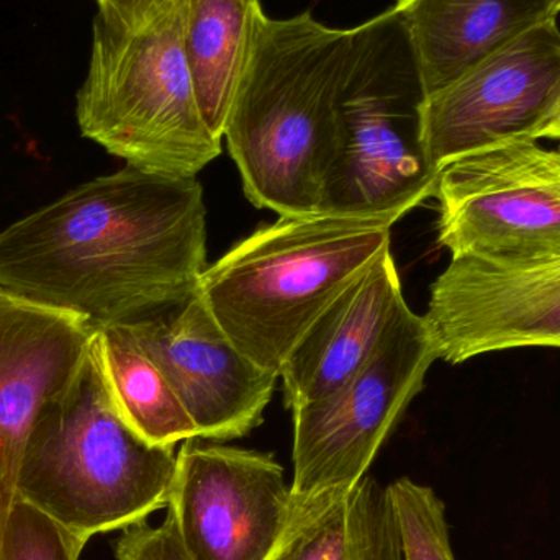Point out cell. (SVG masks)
Masks as SVG:
<instances>
[{
    "instance_id": "1",
    "label": "cell",
    "mask_w": 560,
    "mask_h": 560,
    "mask_svg": "<svg viewBox=\"0 0 560 560\" xmlns=\"http://www.w3.org/2000/svg\"><path fill=\"white\" fill-rule=\"evenodd\" d=\"M207 266L202 184L128 164L0 232V289L94 329L183 305Z\"/></svg>"
},
{
    "instance_id": "2",
    "label": "cell",
    "mask_w": 560,
    "mask_h": 560,
    "mask_svg": "<svg viewBox=\"0 0 560 560\" xmlns=\"http://www.w3.org/2000/svg\"><path fill=\"white\" fill-rule=\"evenodd\" d=\"M355 28L310 12L261 13L223 138L253 206L278 215L319 212L339 150V101Z\"/></svg>"
},
{
    "instance_id": "3",
    "label": "cell",
    "mask_w": 560,
    "mask_h": 560,
    "mask_svg": "<svg viewBox=\"0 0 560 560\" xmlns=\"http://www.w3.org/2000/svg\"><path fill=\"white\" fill-rule=\"evenodd\" d=\"M394 223L283 215L207 266L197 295L233 345L279 375L329 305L390 252Z\"/></svg>"
},
{
    "instance_id": "4",
    "label": "cell",
    "mask_w": 560,
    "mask_h": 560,
    "mask_svg": "<svg viewBox=\"0 0 560 560\" xmlns=\"http://www.w3.org/2000/svg\"><path fill=\"white\" fill-rule=\"evenodd\" d=\"M176 466L174 447L148 443L118 413L91 349L30 431L16 500L89 542L167 509Z\"/></svg>"
},
{
    "instance_id": "5",
    "label": "cell",
    "mask_w": 560,
    "mask_h": 560,
    "mask_svg": "<svg viewBox=\"0 0 560 560\" xmlns=\"http://www.w3.org/2000/svg\"><path fill=\"white\" fill-rule=\"evenodd\" d=\"M186 9L187 0H163L137 26L97 13L75 97L85 138L128 166L174 177H196L222 153L184 51Z\"/></svg>"
},
{
    "instance_id": "6",
    "label": "cell",
    "mask_w": 560,
    "mask_h": 560,
    "mask_svg": "<svg viewBox=\"0 0 560 560\" xmlns=\"http://www.w3.org/2000/svg\"><path fill=\"white\" fill-rule=\"evenodd\" d=\"M339 101V150L319 212L397 223L434 199L440 173L421 135L423 85L395 10L354 26Z\"/></svg>"
},
{
    "instance_id": "7",
    "label": "cell",
    "mask_w": 560,
    "mask_h": 560,
    "mask_svg": "<svg viewBox=\"0 0 560 560\" xmlns=\"http://www.w3.org/2000/svg\"><path fill=\"white\" fill-rule=\"evenodd\" d=\"M438 359L424 316L405 303L374 354L351 378L293 408V497L310 499L368 476Z\"/></svg>"
},
{
    "instance_id": "8",
    "label": "cell",
    "mask_w": 560,
    "mask_h": 560,
    "mask_svg": "<svg viewBox=\"0 0 560 560\" xmlns=\"http://www.w3.org/2000/svg\"><path fill=\"white\" fill-rule=\"evenodd\" d=\"M438 245L453 256L560 258V143L503 141L441 171Z\"/></svg>"
},
{
    "instance_id": "9",
    "label": "cell",
    "mask_w": 560,
    "mask_h": 560,
    "mask_svg": "<svg viewBox=\"0 0 560 560\" xmlns=\"http://www.w3.org/2000/svg\"><path fill=\"white\" fill-rule=\"evenodd\" d=\"M272 454L184 441L167 515L194 560H268L293 510Z\"/></svg>"
},
{
    "instance_id": "10",
    "label": "cell",
    "mask_w": 560,
    "mask_h": 560,
    "mask_svg": "<svg viewBox=\"0 0 560 560\" xmlns=\"http://www.w3.org/2000/svg\"><path fill=\"white\" fill-rule=\"evenodd\" d=\"M424 316L441 361L509 349H560V258L503 262L453 256Z\"/></svg>"
},
{
    "instance_id": "11",
    "label": "cell",
    "mask_w": 560,
    "mask_h": 560,
    "mask_svg": "<svg viewBox=\"0 0 560 560\" xmlns=\"http://www.w3.org/2000/svg\"><path fill=\"white\" fill-rule=\"evenodd\" d=\"M560 79V30L549 20L424 97L421 135L431 166L529 138Z\"/></svg>"
},
{
    "instance_id": "12",
    "label": "cell",
    "mask_w": 560,
    "mask_h": 560,
    "mask_svg": "<svg viewBox=\"0 0 560 560\" xmlns=\"http://www.w3.org/2000/svg\"><path fill=\"white\" fill-rule=\"evenodd\" d=\"M163 372L206 441H230L259 427L279 375L249 361L200 296L127 325Z\"/></svg>"
},
{
    "instance_id": "13",
    "label": "cell",
    "mask_w": 560,
    "mask_h": 560,
    "mask_svg": "<svg viewBox=\"0 0 560 560\" xmlns=\"http://www.w3.org/2000/svg\"><path fill=\"white\" fill-rule=\"evenodd\" d=\"M95 329L0 289V552L30 431L81 372Z\"/></svg>"
},
{
    "instance_id": "14",
    "label": "cell",
    "mask_w": 560,
    "mask_h": 560,
    "mask_svg": "<svg viewBox=\"0 0 560 560\" xmlns=\"http://www.w3.org/2000/svg\"><path fill=\"white\" fill-rule=\"evenodd\" d=\"M405 303L394 256L387 252L326 308L280 369L287 408L341 387L374 354Z\"/></svg>"
},
{
    "instance_id": "15",
    "label": "cell",
    "mask_w": 560,
    "mask_h": 560,
    "mask_svg": "<svg viewBox=\"0 0 560 560\" xmlns=\"http://www.w3.org/2000/svg\"><path fill=\"white\" fill-rule=\"evenodd\" d=\"M392 9L407 32L424 97L560 13L552 0H397Z\"/></svg>"
},
{
    "instance_id": "16",
    "label": "cell",
    "mask_w": 560,
    "mask_h": 560,
    "mask_svg": "<svg viewBox=\"0 0 560 560\" xmlns=\"http://www.w3.org/2000/svg\"><path fill=\"white\" fill-rule=\"evenodd\" d=\"M268 560H404L387 487L365 476L351 487L295 499Z\"/></svg>"
},
{
    "instance_id": "17",
    "label": "cell",
    "mask_w": 560,
    "mask_h": 560,
    "mask_svg": "<svg viewBox=\"0 0 560 560\" xmlns=\"http://www.w3.org/2000/svg\"><path fill=\"white\" fill-rule=\"evenodd\" d=\"M262 12L259 0H187L184 51L203 118L220 140Z\"/></svg>"
},
{
    "instance_id": "18",
    "label": "cell",
    "mask_w": 560,
    "mask_h": 560,
    "mask_svg": "<svg viewBox=\"0 0 560 560\" xmlns=\"http://www.w3.org/2000/svg\"><path fill=\"white\" fill-rule=\"evenodd\" d=\"M91 349L115 408L143 440L174 447L199 438L170 382L127 325L95 329Z\"/></svg>"
},
{
    "instance_id": "19",
    "label": "cell",
    "mask_w": 560,
    "mask_h": 560,
    "mask_svg": "<svg viewBox=\"0 0 560 560\" xmlns=\"http://www.w3.org/2000/svg\"><path fill=\"white\" fill-rule=\"evenodd\" d=\"M397 520L404 560H456L451 548L446 509L431 487L395 480L387 487Z\"/></svg>"
},
{
    "instance_id": "20",
    "label": "cell",
    "mask_w": 560,
    "mask_h": 560,
    "mask_svg": "<svg viewBox=\"0 0 560 560\" xmlns=\"http://www.w3.org/2000/svg\"><path fill=\"white\" fill-rule=\"evenodd\" d=\"M85 545L35 506L15 500L3 528L0 560H79Z\"/></svg>"
},
{
    "instance_id": "21",
    "label": "cell",
    "mask_w": 560,
    "mask_h": 560,
    "mask_svg": "<svg viewBox=\"0 0 560 560\" xmlns=\"http://www.w3.org/2000/svg\"><path fill=\"white\" fill-rule=\"evenodd\" d=\"M114 549L117 560H194L170 515L156 528L141 522L121 529Z\"/></svg>"
},
{
    "instance_id": "22",
    "label": "cell",
    "mask_w": 560,
    "mask_h": 560,
    "mask_svg": "<svg viewBox=\"0 0 560 560\" xmlns=\"http://www.w3.org/2000/svg\"><path fill=\"white\" fill-rule=\"evenodd\" d=\"M98 13L125 26H137L153 15L163 0H95Z\"/></svg>"
},
{
    "instance_id": "23",
    "label": "cell",
    "mask_w": 560,
    "mask_h": 560,
    "mask_svg": "<svg viewBox=\"0 0 560 560\" xmlns=\"http://www.w3.org/2000/svg\"><path fill=\"white\" fill-rule=\"evenodd\" d=\"M529 140H549L559 141L560 143V79L555 95H552L551 102H549L541 120H539L535 130L529 135Z\"/></svg>"
},
{
    "instance_id": "24",
    "label": "cell",
    "mask_w": 560,
    "mask_h": 560,
    "mask_svg": "<svg viewBox=\"0 0 560 560\" xmlns=\"http://www.w3.org/2000/svg\"><path fill=\"white\" fill-rule=\"evenodd\" d=\"M552 2H556L558 5H560V0H552Z\"/></svg>"
}]
</instances>
